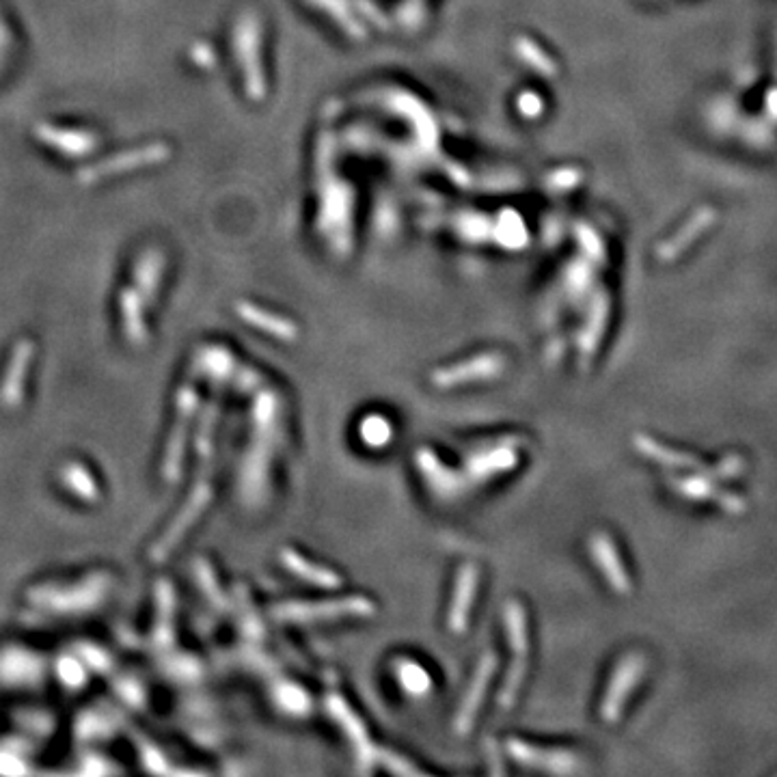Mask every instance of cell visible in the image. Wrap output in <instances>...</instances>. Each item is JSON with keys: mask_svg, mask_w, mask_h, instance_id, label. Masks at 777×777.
Here are the masks:
<instances>
[{"mask_svg": "<svg viewBox=\"0 0 777 777\" xmlns=\"http://www.w3.org/2000/svg\"><path fill=\"white\" fill-rule=\"evenodd\" d=\"M162 156H165V147L162 145H147L143 149H130V152L117 154L113 158L98 162V165H93L85 171H80V182L93 184V182H100V180H108V177H115V175H121L126 171L154 165V162H158Z\"/></svg>", "mask_w": 777, "mask_h": 777, "instance_id": "4", "label": "cell"}, {"mask_svg": "<svg viewBox=\"0 0 777 777\" xmlns=\"http://www.w3.org/2000/svg\"><path fill=\"white\" fill-rule=\"evenodd\" d=\"M506 629L510 637V650H512V663L510 674L506 678V685L499 695V702L510 708L516 700L518 691L525 680L527 672V654H529V637H527V616L521 603L510 601L506 607Z\"/></svg>", "mask_w": 777, "mask_h": 777, "instance_id": "1", "label": "cell"}, {"mask_svg": "<svg viewBox=\"0 0 777 777\" xmlns=\"http://www.w3.org/2000/svg\"><path fill=\"white\" fill-rule=\"evenodd\" d=\"M510 754L516 758V762H523L527 767H536V769H547V771H562L560 762H566L564 754H557L553 749H540V747H531L523 741H510L508 745Z\"/></svg>", "mask_w": 777, "mask_h": 777, "instance_id": "12", "label": "cell"}, {"mask_svg": "<svg viewBox=\"0 0 777 777\" xmlns=\"http://www.w3.org/2000/svg\"><path fill=\"white\" fill-rule=\"evenodd\" d=\"M398 678H400V685L406 689L408 695H424L430 689V676L424 667H419L417 663L404 661L400 665Z\"/></svg>", "mask_w": 777, "mask_h": 777, "instance_id": "16", "label": "cell"}, {"mask_svg": "<svg viewBox=\"0 0 777 777\" xmlns=\"http://www.w3.org/2000/svg\"><path fill=\"white\" fill-rule=\"evenodd\" d=\"M37 136L39 141L52 147L54 152L63 154L65 158H80L89 152H93L95 145H98V139L91 132L83 130H67V128H57V126H37Z\"/></svg>", "mask_w": 777, "mask_h": 777, "instance_id": "7", "label": "cell"}, {"mask_svg": "<svg viewBox=\"0 0 777 777\" xmlns=\"http://www.w3.org/2000/svg\"><path fill=\"white\" fill-rule=\"evenodd\" d=\"M210 499H212V484H210V475H208V477H201V480L197 482V486L193 488V493H190V497H188V503L182 508V512L177 514L173 525L165 531V536L158 540V544H154L152 560H156V562L165 560L167 553L184 538L188 527H193V523L203 514V510L208 508Z\"/></svg>", "mask_w": 777, "mask_h": 777, "instance_id": "3", "label": "cell"}, {"mask_svg": "<svg viewBox=\"0 0 777 777\" xmlns=\"http://www.w3.org/2000/svg\"><path fill=\"white\" fill-rule=\"evenodd\" d=\"M477 579H480V572H477V568L473 564H465L460 568V575L456 579L454 601H452V607H449V613H447V626L454 633H462L467 629L469 611H471L473 596L477 590Z\"/></svg>", "mask_w": 777, "mask_h": 777, "instance_id": "8", "label": "cell"}, {"mask_svg": "<svg viewBox=\"0 0 777 777\" xmlns=\"http://www.w3.org/2000/svg\"><path fill=\"white\" fill-rule=\"evenodd\" d=\"M119 303H121V318H124L126 335L132 339L134 344L141 342L143 335H145V326H143V318H141L139 294H136L134 290H126L124 294L119 296Z\"/></svg>", "mask_w": 777, "mask_h": 777, "instance_id": "15", "label": "cell"}, {"mask_svg": "<svg viewBox=\"0 0 777 777\" xmlns=\"http://www.w3.org/2000/svg\"><path fill=\"white\" fill-rule=\"evenodd\" d=\"M329 708L331 713L335 717V721L339 726L344 728V732L350 736L352 745L357 747V752L361 758L370 760V752H367V736H365V728L359 724V717L352 713V708L339 698H331L329 702Z\"/></svg>", "mask_w": 777, "mask_h": 777, "instance_id": "13", "label": "cell"}, {"mask_svg": "<svg viewBox=\"0 0 777 777\" xmlns=\"http://www.w3.org/2000/svg\"><path fill=\"white\" fill-rule=\"evenodd\" d=\"M501 367L503 365L497 359L480 357V359L469 361V365H460V367H452V370L436 372L432 383L436 387H441V389L469 385V383H475L477 378H493V376H497L501 372Z\"/></svg>", "mask_w": 777, "mask_h": 777, "instance_id": "9", "label": "cell"}, {"mask_svg": "<svg viewBox=\"0 0 777 777\" xmlns=\"http://www.w3.org/2000/svg\"><path fill=\"white\" fill-rule=\"evenodd\" d=\"M195 402L197 395L193 387H184L180 391V400H177V424L173 428L171 441L167 447V458H165V473L169 480L180 475V465H182V456H184V447H186V432H188V417L195 411Z\"/></svg>", "mask_w": 777, "mask_h": 777, "instance_id": "6", "label": "cell"}, {"mask_svg": "<svg viewBox=\"0 0 777 777\" xmlns=\"http://www.w3.org/2000/svg\"><path fill=\"white\" fill-rule=\"evenodd\" d=\"M495 670H497V654L495 652L482 654V661H480V665H477L475 676L469 685V691L465 695V700H462V704H460V711L456 717L458 732L465 734L471 730V724H473L477 711H480V704L484 700L486 689L490 685V678H493Z\"/></svg>", "mask_w": 777, "mask_h": 777, "instance_id": "5", "label": "cell"}, {"mask_svg": "<svg viewBox=\"0 0 777 777\" xmlns=\"http://www.w3.org/2000/svg\"><path fill=\"white\" fill-rule=\"evenodd\" d=\"M374 603L365 596L337 598V601H311V603H285L277 607L275 616L281 620L309 622L324 618H342V616H372Z\"/></svg>", "mask_w": 777, "mask_h": 777, "instance_id": "2", "label": "cell"}, {"mask_svg": "<svg viewBox=\"0 0 777 777\" xmlns=\"http://www.w3.org/2000/svg\"><path fill=\"white\" fill-rule=\"evenodd\" d=\"M31 354H33L31 342H22L16 350H13L11 365H9L7 376H5V385H3V391H0V398H3L5 406L20 404L24 374H26V367H29Z\"/></svg>", "mask_w": 777, "mask_h": 777, "instance_id": "11", "label": "cell"}, {"mask_svg": "<svg viewBox=\"0 0 777 777\" xmlns=\"http://www.w3.org/2000/svg\"><path fill=\"white\" fill-rule=\"evenodd\" d=\"M158 279H160V259L154 251H147L141 255V259H136L134 283L136 288H141L145 296L154 298V292L158 290Z\"/></svg>", "mask_w": 777, "mask_h": 777, "instance_id": "14", "label": "cell"}, {"mask_svg": "<svg viewBox=\"0 0 777 777\" xmlns=\"http://www.w3.org/2000/svg\"><path fill=\"white\" fill-rule=\"evenodd\" d=\"M281 564L288 568L292 575L301 577L303 581H309L313 585H320V588H339V585H342V577L335 575L331 568L309 562L307 557H303L296 549H283Z\"/></svg>", "mask_w": 777, "mask_h": 777, "instance_id": "10", "label": "cell"}]
</instances>
